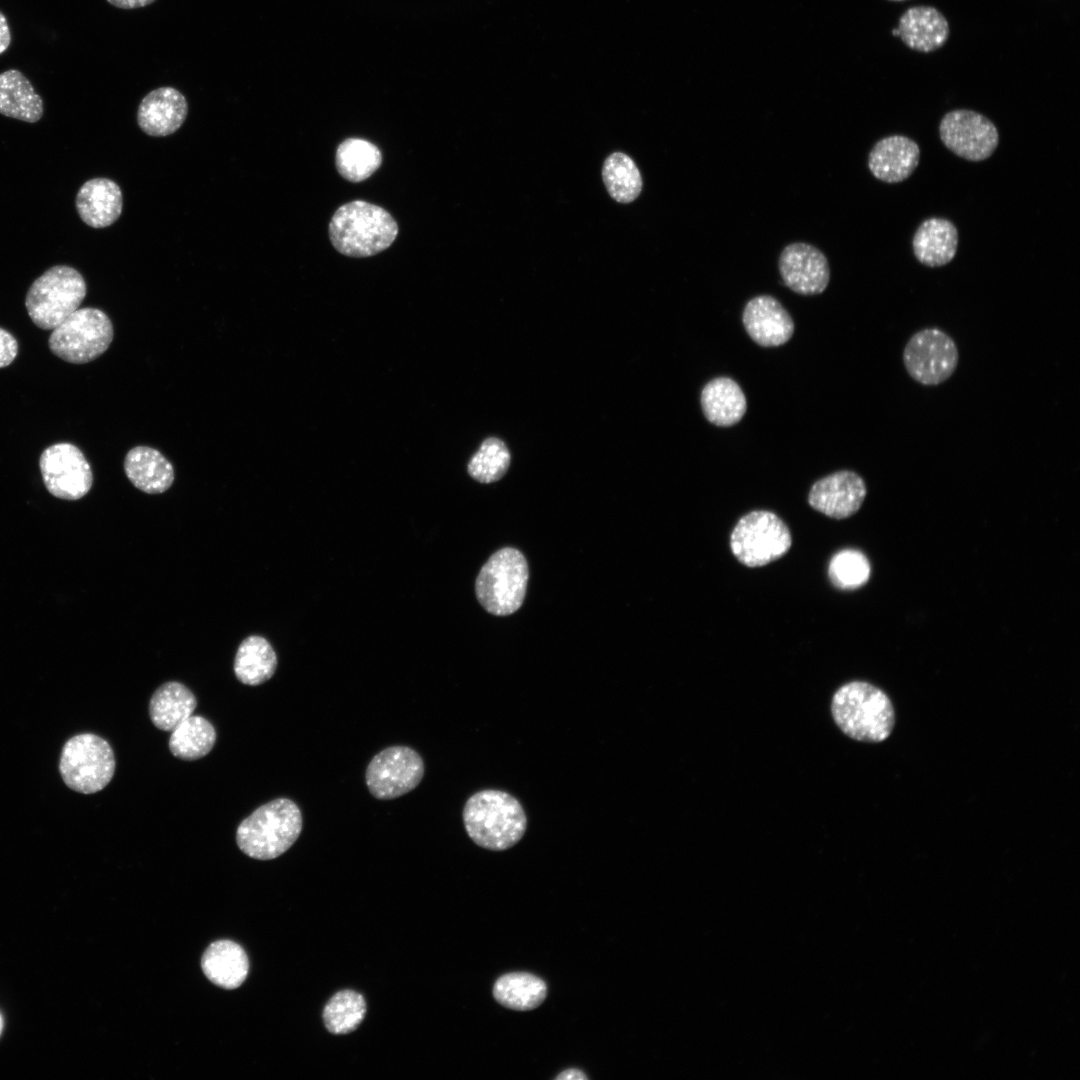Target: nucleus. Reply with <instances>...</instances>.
<instances>
[{
    "label": "nucleus",
    "instance_id": "nucleus-17",
    "mask_svg": "<svg viewBox=\"0 0 1080 1080\" xmlns=\"http://www.w3.org/2000/svg\"><path fill=\"white\" fill-rule=\"evenodd\" d=\"M187 114L184 95L176 88L164 86L150 91L141 100L137 123L150 136H168L181 127Z\"/></svg>",
    "mask_w": 1080,
    "mask_h": 1080
},
{
    "label": "nucleus",
    "instance_id": "nucleus-3",
    "mask_svg": "<svg viewBox=\"0 0 1080 1080\" xmlns=\"http://www.w3.org/2000/svg\"><path fill=\"white\" fill-rule=\"evenodd\" d=\"M397 234L398 225L384 208L362 200L340 206L329 223L332 245L351 257L380 253L394 242Z\"/></svg>",
    "mask_w": 1080,
    "mask_h": 1080
},
{
    "label": "nucleus",
    "instance_id": "nucleus-25",
    "mask_svg": "<svg viewBox=\"0 0 1080 1080\" xmlns=\"http://www.w3.org/2000/svg\"><path fill=\"white\" fill-rule=\"evenodd\" d=\"M43 100L30 81L16 69L0 74V113L28 123L43 116Z\"/></svg>",
    "mask_w": 1080,
    "mask_h": 1080
},
{
    "label": "nucleus",
    "instance_id": "nucleus-1",
    "mask_svg": "<svg viewBox=\"0 0 1080 1080\" xmlns=\"http://www.w3.org/2000/svg\"><path fill=\"white\" fill-rule=\"evenodd\" d=\"M463 822L468 836L478 846L506 850L517 844L526 832L527 817L520 802L511 794L495 789L476 792L463 808Z\"/></svg>",
    "mask_w": 1080,
    "mask_h": 1080
},
{
    "label": "nucleus",
    "instance_id": "nucleus-28",
    "mask_svg": "<svg viewBox=\"0 0 1080 1080\" xmlns=\"http://www.w3.org/2000/svg\"><path fill=\"white\" fill-rule=\"evenodd\" d=\"M546 995V983L538 976L527 972L504 974L493 986L495 1000L512 1010H532L542 1004Z\"/></svg>",
    "mask_w": 1080,
    "mask_h": 1080
},
{
    "label": "nucleus",
    "instance_id": "nucleus-23",
    "mask_svg": "<svg viewBox=\"0 0 1080 1080\" xmlns=\"http://www.w3.org/2000/svg\"><path fill=\"white\" fill-rule=\"evenodd\" d=\"M125 474L139 490L163 493L174 481L172 464L158 450L148 446L132 448L124 460Z\"/></svg>",
    "mask_w": 1080,
    "mask_h": 1080
},
{
    "label": "nucleus",
    "instance_id": "nucleus-37",
    "mask_svg": "<svg viewBox=\"0 0 1080 1080\" xmlns=\"http://www.w3.org/2000/svg\"><path fill=\"white\" fill-rule=\"evenodd\" d=\"M116 8L131 10L142 8L154 3L156 0H106Z\"/></svg>",
    "mask_w": 1080,
    "mask_h": 1080
},
{
    "label": "nucleus",
    "instance_id": "nucleus-20",
    "mask_svg": "<svg viewBox=\"0 0 1080 1080\" xmlns=\"http://www.w3.org/2000/svg\"><path fill=\"white\" fill-rule=\"evenodd\" d=\"M120 187L108 178H93L79 189L75 205L84 223L93 228L113 224L122 212Z\"/></svg>",
    "mask_w": 1080,
    "mask_h": 1080
},
{
    "label": "nucleus",
    "instance_id": "nucleus-27",
    "mask_svg": "<svg viewBox=\"0 0 1080 1080\" xmlns=\"http://www.w3.org/2000/svg\"><path fill=\"white\" fill-rule=\"evenodd\" d=\"M277 664V655L271 644L264 637L251 635L237 649L234 673L241 683L256 686L274 675Z\"/></svg>",
    "mask_w": 1080,
    "mask_h": 1080
},
{
    "label": "nucleus",
    "instance_id": "nucleus-9",
    "mask_svg": "<svg viewBox=\"0 0 1080 1080\" xmlns=\"http://www.w3.org/2000/svg\"><path fill=\"white\" fill-rule=\"evenodd\" d=\"M791 544L787 525L776 514L765 510L744 515L730 537L732 553L748 567L764 566L781 558Z\"/></svg>",
    "mask_w": 1080,
    "mask_h": 1080
},
{
    "label": "nucleus",
    "instance_id": "nucleus-15",
    "mask_svg": "<svg viewBox=\"0 0 1080 1080\" xmlns=\"http://www.w3.org/2000/svg\"><path fill=\"white\" fill-rule=\"evenodd\" d=\"M866 493L862 477L856 472L843 470L816 481L810 489L808 501L812 508L824 515L844 519L860 509Z\"/></svg>",
    "mask_w": 1080,
    "mask_h": 1080
},
{
    "label": "nucleus",
    "instance_id": "nucleus-18",
    "mask_svg": "<svg viewBox=\"0 0 1080 1080\" xmlns=\"http://www.w3.org/2000/svg\"><path fill=\"white\" fill-rule=\"evenodd\" d=\"M920 161L919 145L904 135H890L877 141L868 155L872 175L886 183L908 179Z\"/></svg>",
    "mask_w": 1080,
    "mask_h": 1080
},
{
    "label": "nucleus",
    "instance_id": "nucleus-8",
    "mask_svg": "<svg viewBox=\"0 0 1080 1080\" xmlns=\"http://www.w3.org/2000/svg\"><path fill=\"white\" fill-rule=\"evenodd\" d=\"M113 340V325L103 311L81 308L70 314L49 337L51 352L60 359L84 364L101 356Z\"/></svg>",
    "mask_w": 1080,
    "mask_h": 1080
},
{
    "label": "nucleus",
    "instance_id": "nucleus-24",
    "mask_svg": "<svg viewBox=\"0 0 1080 1080\" xmlns=\"http://www.w3.org/2000/svg\"><path fill=\"white\" fill-rule=\"evenodd\" d=\"M701 406L709 422L716 426L729 427L743 418L747 403L741 387L734 380L719 377L704 386Z\"/></svg>",
    "mask_w": 1080,
    "mask_h": 1080
},
{
    "label": "nucleus",
    "instance_id": "nucleus-5",
    "mask_svg": "<svg viewBox=\"0 0 1080 1080\" xmlns=\"http://www.w3.org/2000/svg\"><path fill=\"white\" fill-rule=\"evenodd\" d=\"M528 578V564L522 552L512 547L502 548L482 566L475 581L476 597L489 613L510 615L524 601Z\"/></svg>",
    "mask_w": 1080,
    "mask_h": 1080
},
{
    "label": "nucleus",
    "instance_id": "nucleus-29",
    "mask_svg": "<svg viewBox=\"0 0 1080 1080\" xmlns=\"http://www.w3.org/2000/svg\"><path fill=\"white\" fill-rule=\"evenodd\" d=\"M215 742L216 731L210 721L191 715L172 731L169 749L175 757L191 761L206 756Z\"/></svg>",
    "mask_w": 1080,
    "mask_h": 1080
},
{
    "label": "nucleus",
    "instance_id": "nucleus-13",
    "mask_svg": "<svg viewBox=\"0 0 1080 1080\" xmlns=\"http://www.w3.org/2000/svg\"><path fill=\"white\" fill-rule=\"evenodd\" d=\"M46 489L64 500H78L93 484L90 464L81 450L71 443H57L46 448L39 459Z\"/></svg>",
    "mask_w": 1080,
    "mask_h": 1080
},
{
    "label": "nucleus",
    "instance_id": "nucleus-40",
    "mask_svg": "<svg viewBox=\"0 0 1080 1080\" xmlns=\"http://www.w3.org/2000/svg\"><path fill=\"white\" fill-rule=\"evenodd\" d=\"M890 1H905V0H890Z\"/></svg>",
    "mask_w": 1080,
    "mask_h": 1080
},
{
    "label": "nucleus",
    "instance_id": "nucleus-7",
    "mask_svg": "<svg viewBox=\"0 0 1080 1080\" xmlns=\"http://www.w3.org/2000/svg\"><path fill=\"white\" fill-rule=\"evenodd\" d=\"M115 757L110 744L92 733L75 735L64 744L59 771L64 783L82 794H93L111 781Z\"/></svg>",
    "mask_w": 1080,
    "mask_h": 1080
},
{
    "label": "nucleus",
    "instance_id": "nucleus-4",
    "mask_svg": "<svg viewBox=\"0 0 1080 1080\" xmlns=\"http://www.w3.org/2000/svg\"><path fill=\"white\" fill-rule=\"evenodd\" d=\"M302 826V814L296 803L277 798L258 807L239 824L236 842L247 856L270 860L296 842Z\"/></svg>",
    "mask_w": 1080,
    "mask_h": 1080
},
{
    "label": "nucleus",
    "instance_id": "nucleus-38",
    "mask_svg": "<svg viewBox=\"0 0 1080 1080\" xmlns=\"http://www.w3.org/2000/svg\"><path fill=\"white\" fill-rule=\"evenodd\" d=\"M557 1080H580L588 1079V1077L579 1069L570 1068L562 1071L556 1076Z\"/></svg>",
    "mask_w": 1080,
    "mask_h": 1080
},
{
    "label": "nucleus",
    "instance_id": "nucleus-33",
    "mask_svg": "<svg viewBox=\"0 0 1080 1080\" xmlns=\"http://www.w3.org/2000/svg\"><path fill=\"white\" fill-rule=\"evenodd\" d=\"M511 461L506 444L498 438L485 439L467 465L469 475L480 483H492L501 479Z\"/></svg>",
    "mask_w": 1080,
    "mask_h": 1080
},
{
    "label": "nucleus",
    "instance_id": "nucleus-30",
    "mask_svg": "<svg viewBox=\"0 0 1080 1080\" xmlns=\"http://www.w3.org/2000/svg\"><path fill=\"white\" fill-rule=\"evenodd\" d=\"M335 163L339 174L344 179L360 182L370 177L380 167L382 155L371 142L349 138L338 146Z\"/></svg>",
    "mask_w": 1080,
    "mask_h": 1080
},
{
    "label": "nucleus",
    "instance_id": "nucleus-35",
    "mask_svg": "<svg viewBox=\"0 0 1080 1080\" xmlns=\"http://www.w3.org/2000/svg\"><path fill=\"white\" fill-rule=\"evenodd\" d=\"M18 352L16 339L8 331L0 328V368L10 365Z\"/></svg>",
    "mask_w": 1080,
    "mask_h": 1080
},
{
    "label": "nucleus",
    "instance_id": "nucleus-19",
    "mask_svg": "<svg viewBox=\"0 0 1080 1080\" xmlns=\"http://www.w3.org/2000/svg\"><path fill=\"white\" fill-rule=\"evenodd\" d=\"M950 28L945 16L932 6L908 8L899 18L896 34L910 49L928 53L941 48Z\"/></svg>",
    "mask_w": 1080,
    "mask_h": 1080
},
{
    "label": "nucleus",
    "instance_id": "nucleus-34",
    "mask_svg": "<svg viewBox=\"0 0 1080 1080\" xmlns=\"http://www.w3.org/2000/svg\"><path fill=\"white\" fill-rule=\"evenodd\" d=\"M871 573L867 557L855 549L837 552L830 560L828 575L832 584L842 590H854L863 586Z\"/></svg>",
    "mask_w": 1080,
    "mask_h": 1080
},
{
    "label": "nucleus",
    "instance_id": "nucleus-11",
    "mask_svg": "<svg viewBox=\"0 0 1080 1080\" xmlns=\"http://www.w3.org/2000/svg\"><path fill=\"white\" fill-rule=\"evenodd\" d=\"M425 773L422 757L408 746H390L369 762L365 781L377 799L389 800L415 789Z\"/></svg>",
    "mask_w": 1080,
    "mask_h": 1080
},
{
    "label": "nucleus",
    "instance_id": "nucleus-16",
    "mask_svg": "<svg viewBox=\"0 0 1080 1080\" xmlns=\"http://www.w3.org/2000/svg\"><path fill=\"white\" fill-rule=\"evenodd\" d=\"M743 324L750 338L760 346H780L793 335L794 323L781 303L770 295H760L747 302Z\"/></svg>",
    "mask_w": 1080,
    "mask_h": 1080
},
{
    "label": "nucleus",
    "instance_id": "nucleus-31",
    "mask_svg": "<svg viewBox=\"0 0 1080 1080\" xmlns=\"http://www.w3.org/2000/svg\"><path fill=\"white\" fill-rule=\"evenodd\" d=\"M602 177L610 196L620 203L634 201L642 190V178L636 164L621 152L612 153L606 158Z\"/></svg>",
    "mask_w": 1080,
    "mask_h": 1080
},
{
    "label": "nucleus",
    "instance_id": "nucleus-14",
    "mask_svg": "<svg viewBox=\"0 0 1080 1080\" xmlns=\"http://www.w3.org/2000/svg\"><path fill=\"white\" fill-rule=\"evenodd\" d=\"M778 268L784 285L800 295L820 294L830 280L826 256L808 243L795 242L784 247Z\"/></svg>",
    "mask_w": 1080,
    "mask_h": 1080
},
{
    "label": "nucleus",
    "instance_id": "nucleus-22",
    "mask_svg": "<svg viewBox=\"0 0 1080 1080\" xmlns=\"http://www.w3.org/2000/svg\"><path fill=\"white\" fill-rule=\"evenodd\" d=\"M201 967L209 981L231 990L245 981L249 962L246 952L239 944L231 940H218L211 943L203 953Z\"/></svg>",
    "mask_w": 1080,
    "mask_h": 1080
},
{
    "label": "nucleus",
    "instance_id": "nucleus-6",
    "mask_svg": "<svg viewBox=\"0 0 1080 1080\" xmlns=\"http://www.w3.org/2000/svg\"><path fill=\"white\" fill-rule=\"evenodd\" d=\"M86 292V283L80 272L70 266L56 265L31 284L25 306L37 327L53 330L79 309Z\"/></svg>",
    "mask_w": 1080,
    "mask_h": 1080
},
{
    "label": "nucleus",
    "instance_id": "nucleus-39",
    "mask_svg": "<svg viewBox=\"0 0 1080 1080\" xmlns=\"http://www.w3.org/2000/svg\"><path fill=\"white\" fill-rule=\"evenodd\" d=\"M2 1027H3V1021H2V1017L0 1015V1034H1V1031H2Z\"/></svg>",
    "mask_w": 1080,
    "mask_h": 1080
},
{
    "label": "nucleus",
    "instance_id": "nucleus-12",
    "mask_svg": "<svg viewBox=\"0 0 1080 1080\" xmlns=\"http://www.w3.org/2000/svg\"><path fill=\"white\" fill-rule=\"evenodd\" d=\"M939 136L948 150L972 162L988 159L999 144L995 124L983 114L968 109L947 112L940 121Z\"/></svg>",
    "mask_w": 1080,
    "mask_h": 1080
},
{
    "label": "nucleus",
    "instance_id": "nucleus-2",
    "mask_svg": "<svg viewBox=\"0 0 1080 1080\" xmlns=\"http://www.w3.org/2000/svg\"><path fill=\"white\" fill-rule=\"evenodd\" d=\"M831 712L840 730L861 742L884 741L895 723L894 708L886 693L863 681L838 688L832 697Z\"/></svg>",
    "mask_w": 1080,
    "mask_h": 1080
},
{
    "label": "nucleus",
    "instance_id": "nucleus-32",
    "mask_svg": "<svg viewBox=\"0 0 1080 1080\" xmlns=\"http://www.w3.org/2000/svg\"><path fill=\"white\" fill-rule=\"evenodd\" d=\"M366 1011L363 995L353 990H342L334 994L325 1005L323 1022L332 1034H348L359 1027Z\"/></svg>",
    "mask_w": 1080,
    "mask_h": 1080
},
{
    "label": "nucleus",
    "instance_id": "nucleus-36",
    "mask_svg": "<svg viewBox=\"0 0 1080 1080\" xmlns=\"http://www.w3.org/2000/svg\"><path fill=\"white\" fill-rule=\"evenodd\" d=\"M10 42V28L5 15L0 11V55L8 49Z\"/></svg>",
    "mask_w": 1080,
    "mask_h": 1080
},
{
    "label": "nucleus",
    "instance_id": "nucleus-21",
    "mask_svg": "<svg viewBox=\"0 0 1080 1080\" xmlns=\"http://www.w3.org/2000/svg\"><path fill=\"white\" fill-rule=\"evenodd\" d=\"M958 241V230L950 220L931 217L916 229L912 249L921 264L931 268L941 267L954 259Z\"/></svg>",
    "mask_w": 1080,
    "mask_h": 1080
},
{
    "label": "nucleus",
    "instance_id": "nucleus-10",
    "mask_svg": "<svg viewBox=\"0 0 1080 1080\" xmlns=\"http://www.w3.org/2000/svg\"><path fill=\"white\" fill-rule=\"evenodd\" d=\"M903 364L908 375L924 386H937L948 380L959 362L953 338L937 327L918 330L903 349Z\"/></svg>",
    "mask_w": 1080,
    "mask_h": 1080
},
{
    "label": "nucleus",
    "instance_id": "nucleus-26",
    "mask_svg": "<svg viewBox=\"0 0 1080 1080\" xmlns=\"http://www.w3.org/2000/svg\"><path fill=\"white\" fill-rule=\"evenodd\" d=\"M197 700L184 684L169 681L156 689L150 698L149 716L154 726L172 732L192 715Z\"/></svg>",
    "mask_w": 1080,
    "mask_h": 1080
}]
</instances>
